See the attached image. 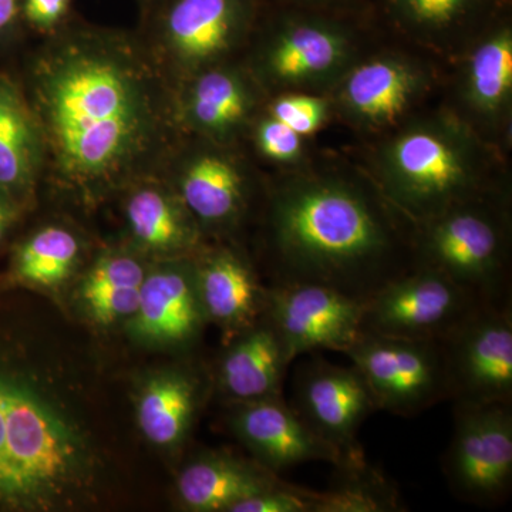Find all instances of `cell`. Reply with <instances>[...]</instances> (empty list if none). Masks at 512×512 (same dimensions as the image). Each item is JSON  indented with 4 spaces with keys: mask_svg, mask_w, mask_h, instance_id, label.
Wrapping results in <instances>:
<instances>
[{
    "mask_svg": "<svg viewBox=\"0 0 512 512\" xmlns=\"http://www.w3.org/2000/svg\"><path fill=\"white\" fill-rule=\"evenodd\" d=\"M29 62L23 92L43 144V174L94 202L130 187L183 143L174 84L146 42L67 23Z\"/></svg>",
    "mask_w": 512,
    "mask_h": 512,
    "instance_id": "6da1fadb",
    "label": "cell"
},
{
    "mask_svg": "<svg viewBox=\"0 0 512 512\" xmlns=\"http://www.w3.org/2000/svg\"><path fill=\"white\" fill-rule=\"evenodd\" d=\"M258 214L271 285H322L367 301L414 268V222L353 154L318 150L299 170L265 173Z\"/></svg>",
    "mask_w": 512,
    "mask_h": 512,
    "instance_id": "7a4b0ae2",
    "label": "cell"
},
{
    "mask_svg": "<svg viewBox=\"0 0 512 512\" xmlns=\"http://www.w3.org/2000/svg\"><path fill=\"white\" fill-rule=\"evenodd\" d=\"M92 434L49 376L0 356V508L84 503L100 473Z\"/></svg>",
    "mask_w": 512,
    "mask_h": 512,
    "instance_id": "3957f363",
    "label": "cell"
},
{
    "mask_svg": "<svg viewBox=\"0 0 512 512\" xmlns=\"http://www.w3.org/2000/svg\"><path fill=\"white\" fill-rule=\"evenodd\" d=\"M353 156L397 210L417 224L463 202L512 191L511 158L439 103Z\"/></svg>",
    "mask_w": 512,
    "mask_h": 512,
    "instance_id": "277c9868",
    "label": "cell"
},
{
    "mask_svg": "<svg viewBox=\"0 0 512 512\" xmlns=\"http://www.w3.org/2000/svg\"><path fill=\"white\" fill-rule=\"evenodd\" d=\"M384 35L375 10L343 15L265 0L241 60L266 96L330 93Z\"/></svg>",
    "mask_w": 512,
    "mask_h": 512,
    "instance_id": "5b68a950",
    "label": "cell"
},
{
    "mask_svg": "<svg viewBox=\"0 0 512 512\" xmlns=\"http://www.w3.org/2000/svg\"><path fill=\"white\" fill-rule=\"evenodd\" d=\"M414 268L440 272L480 305H512V191L414 224Z\"/></svg>",
    "mask_w": 512,
    "mask_h": 512,
    "instance_id": "8992f818",
    "label": "cell"
},
{
    "mask_svg": "<svg viewBox=\"0 0 512 512\" xmlns=\"http://www.w3.org/2000/svg\"><path fill=\"white\" fill-rule=\"evenodd\" d=\"M446 66L384 35L330 90L335 124L365 144L439 103Z\"/></svg>",
    "mask_w": 512,
    "mask_h": 512,
    "instance_id": "52a82bcc",
    "label": "cell"
},
{
    "mask_svg": "<svg viewBox=\"0 0 512 512\" xmlns=\"http://www.w3.org/2000/svg\"><path fill=\"white\" fill-rule=\"evenodd\" d=\"M265 0H163L146 16L147 46L174 86L241 60Z\"/></svg>",
    "mask_w": 512,
    "mask_h": 512,
    "instance_id": "ba28073f",
    "label": "cell"
},
{
    "mask_svg": "<svg viewBox=\"0 0 512 512\" xmlns=\"http://www.w3.org/2000/svg\"><path fill=\"white\" fill-rule=\"evenodd\" d=\"M170 165V184L205 239L232 237L261 207L265 173L241 144L185 136Z\"/></svg>",
    "mask_w": 512,
    "mask_h": 512,
    "instance_id": "9c48e42d",
    "label": "cell"
},
{
    "mask_svg": "<svg viewBox=\"0 0 512 512\" xmlns=\"http://www.w3.org/2000/svg\"><path fill=\"white\" fill-rule=\"evenodd\" d=\"M439 104L488 146L512 154V8L447 64Z\"/></svg>",
    "mask_w": 512,
    "mask_h": 512,
    "instance_id": "30bf717a",
    "label": "cell"
},
{
    "mask_svg": "<svg viewBox=\"0 0 512 512\" xmlns=\"http://www.w3.org/2000/svg\"><path fill=\"white\" fill-rule=\"evenodd\" d=\"M343 355L365 379L379 410L413 417L448 400L441 342L363 332Z\"/></svg>",
    "mask_w": 512,
    "mask_h": 512,
    "instance_id": "8fae6325",
    "label": "cell"
},
{
    "mask_svg": "<svg viewBox=\"0 0 512 512\" xmlns=\"http://www.w3.org/2000/svg\"><path fill=\"white\" fill-rule=\"evenodd\" d=\"M443 471L461 501L478 507L503 504L512 487V403L454 404Z\"/></svg>",
    "mask_w": 512,
    "mask_h": 512,
    "instance_id": "7c38bea8",
    "label": "cell"
},
{
    "mask_svg": "<svg viewBox=\"0 0 512 512\" xmlns=\"http://www.w3.org/2000/svg\"><path fill=\"white\" fill-rule=\"evenodd\" d=\"M480 306L440 272L416 266L365 301L362 332L441 342Z\"/></svg>",
    "mask_w": 512,
    "mask_h": 512,
    "instance_id": "4fadbf2b",
    "label": "cell"
},
{
    "mask_svg": "<svg viewBox=\"0 0 512 512\" xmlns=\"http://www.w3.org/2000/svg\"><path fill=\"white\" fill-rule=\"evenodd\" d=\"M441 348L453 404L512 403V305L480 306Z\"/></svg>",
    "mask_w": 512,
    "mask_h": 512,
    "instance_id": "5bb4252c",
    "label": "cell"
},
{
    "mask_svg": "<svg viewBox=\"0 0 512 512\" xmlns=\"http://www.w3.org/2000/svg\"><path fill=\"white\" fill-rule=\"evenodd\" d=\"M365 301L328 286L269 285L265 316L284 343L289 359L333 350L343 353L362 335Z\"/></svg>",
    "mask_w": 512,
    "mask_h": 512,
    "instance_id": "9a60e30c",
    "label": "cell"
},
{
    "mask_svg": "<svg viewBox=\"0 0 512 512\" xmlns=\"http://www.w3.org/2000/svg\"><path fill=\"white\" fill-rule=\"evenodd\" d=\"M266 94L242 60L218 64L174 86L175 116L184 136L241 144Z\"/></svg>",
    "mask_w": 512,
    "mask_h": 512,
    "instance_id": "2e32d148",
    "label": "cell"
},
{
    "mask_svg": "<svg viewBox=\"0 0 512 512\" xmlns=\"http://www.w3.org/2000/svg\"><path fill=\"white\" fill-rule=\"evenodd\" d=\"M512 0H373L387 35L444 66L457 59Z\"/></svg>",
    "mask_w": 512,
    "mask_h": 512,
    "instance_id": "e0dca14e",
    "label": "cell"
},
{
    "mask_svg": "<svg viewBox=\"0 0 512 512\" xmlns=\"http://www.w3.org/2000/svg\"><path fill=\"white\" fill-rule=\"evenodd\" d=\"M291 406L309 429L338 448L346 460L363 456L357 434L379 410L355 366L333 365L320 357L296 367Z\"/></svg>",
    "mask_w": 512,
    "mask_h": 512,
    "instance_id": "ac0fdd59",
    "label": "cell"
},
{
    "mask_svg": "<svg viewBox=\"0 0 512 512\" xmlns=\"http://www.w3.org/2000/svg\"><path fill=\"white\" fill-rule=\"evenodd\" d=\"M228 426L256 463L278 476L305 463L323 461L338 467L346 460L338 448L309 429L282 396L232 404Z\"/></svg>",
    "mask_w": 512,
    "mask_h": 512,
    "instance_id": "d6986e66",
    "label": "cell"
},
{
    "mask_svg": "<svg viewBox=\"0 0 512 512\" xmlns=\"http://www.w3.org/2000/svg\"><path fill=\"white\" fill-rule=\"evenodd\" d=\"M131 335L141 342L188 346L207 323L195 276L194 255L167 259L147 274L136 312L130 318Z\"/></svg>",
    "mask_w": 512,
    "mask_h": 512,
    "instance_id": "ffe728a7",
    "label": "cell"
},
{
    "mask_svg": "<svg viewBox=\"0 0 512 512\" xmlns=\"http://www.w3.org/2000/svg\"><path fill=\"white\" fill-rule=\"evenodd\" d=\"M195 276L207 322L227 339L254 325L266 308V291L252 262L234 244L204 247L194 255Z\"/></svg>",
    "mask_w": 512,
    "mask_h": 512,
    "instance_id": "44dd1931",
    "label": "cell"
},
{
    "mask_svg": "<svg viewBox=\"0 0 512 512\" xmlns=\"http://www.w3.org/2000/svg\"><path fill=\"white\" fill-rule=\"evenodd\" d=\"M292 360L271 320L262 318L229 339L215 384L229 403H247L282 396Z\"/></svg>",
    "mask_w": 512,
    "mask_h": 512,
    "instance_id": "7402d4cb",
    "label": "cell"
},
{
    "mask_svg": "<svg viewBox=\"0 0 512 512\" xmlns=\"http://www.w3.org/2000/svg\"><path fill=\"white\" fill-rule=\"evenodd\" d=\"M130 187L124 211L128 231L141 251L173 259L195 255L204 247L207 239L173 185L146 177Z\"/></svg>",
    "mask_w": 512,
    "mask_h": 512,
    "instance_id": "603a6c76",
    "label": "cell"
},
{
    "mask_svg": "<svg viewBox=\"0 0 512 512\" xmlns=\"http://www.w3.org/2000/svg\"><path fill=\"white\" fill-rule=\"evenodd\" d=\"M278 474L256 461H245L227 453H202L181 470L177 494L185 510L229 512L281 483Z\"/></svg>",
    "mask_w": 512,
    "mask_h": 512,
    "instance_id": "cb8c5ba5",
    "label": "cell"
},
{
    "mask_svg": "<svg viewBox=\"0 0 512 512\" xmlns=\"http://www.w3.org/2000/svg\"><path fill=\"white\" fill-rule=\"evenodd\" d=\"M42 174V137L22 84L0 73V191L25 208Z\"/></svg>",
    "mask_w": 512,
    "mask_h": 512,
    "instance_id": "d4e9b609",
    "label": "cell"
},
{
    "mask_svg": "<svg viewBox=\"0 0 512 512\" xmlns=\"http://www.w3.org/2000/svg\"><path fill=\"white\" fill-rule=\"evenodd\" d=\"M205 380L188 372H168L151 377L137 402L141 433L154 446H180L202 404Z\"/></svg>",
    "mask_w": 512,
    "mask_h": 512,
    "instance_id": "484cf974",
    "label": "cell"
},
{
    "mask_svg": "<svg viewBox=\"0 0 512 512\" xmlns=\"http://www.w3.org/2000/svg\"><path fill=\"white\" fill-rule=\"evenodd\" d=\"M147 271L143 261L126 251L103 252L79 286V301L93 323L111 326L136 312Z\"/></svg>",
    "mask_w": 512,
    "mask_h": 512,
    "instance_id": "4316f807",
    "label": "cell"
},
{
    "mask_svg": "<svg viewBox=\"0 0 512 512\" xmlns=\"http://www.w3.org/2000/svg\"><path fill=\"white\" fill-rule=\"evenodd\" d=\"M82 244L70 229L50 225L33 232L13 252L8 281L32 288L55 289L72 276Z\"/></svg>",
    "mask_w": 512,
    "mask_h": 512,
    "instance_id": "83f0119b",
    "label": "cell"
},
{
    "mask_svg": "<svg viewBox=\"0 0 512 512\" xmlns=\"http://www.w3.org/2000/svg\"><path fill=\"white\" fill-rule=\"evenodd\" d=\"M335 484L316 494L315 512H396L404 504L399 491L365 457L343 461Z\"/></svg>",
    "mask_w": 512,
    "mask_h": 512,
    "instance_id": "f1b7e54d",
    "label": "cell"
},
{
    "mask_svg": "<svg viewBox=\"0 0 512 512\" xmlns=\"http://www.w3.org/2000/svg\"><path fill=\"white\" fill-rule=\"evenodd\" d=\"M241 144L247 146V153L258 167L268 170L266 174L299 170L311 163L319 150L315 141L276 119L264 106L256 114Z\"/></svg>",
    "mask_w": 512,
    "mask_h": 512,
    "instance_id": "f546056e",
    "label": "cell"
},
{
    "mask_svg": "<svg viewBox=\"0 0 512 512\" xmlns=\"http://www.w3.org/2000/svg\"><path fill=\"white\" fill-rule=\"evenodd\" d=\"M264 109L303 137L313 141L319 133L335 124V113L329 93H276L266 97Z\"/></svg>",
    "mask_w": 512,
    "mask_h": 512,
    "instance_id": "4dcf8cb0",
    "label": "cell"
},
{
    "mask_svg": "<svg viewBox=\"0 0 512 512\" xmlns=\"http://www.w3.org/2000/svg\"><path fill=\"white\" fill-rule=\"evenodd\" d=\"M318 491L286 481L235 504L229 512H315Z\"/></svg>",
    "mask_w": 512,
    "mask_h": 512,
    "instance_id": "1f68e13d",
    "label": "cell"
},
{
    "mask_svg": "<svg viewBox=\"0 0 512 512\" xmlns=\"http://www.w3.org/2000/svg\"><path fill=\"white\" fill-rule=\"evenodd\" d=\"M74 0H20L23 28L50 36L69 23Z\"/></svg>",
    "mask_w": 512,
    "mask_h": 512,
    "instance_id": "d6a6232c",
    "label": "cell"
},
{
    "mask_svg": "<svg viewBox=\"0 0 512 512\" xmlns=\"http://www.w3.org/2000/svg\"><path fill=\"white\" fill-rule=\"evenodd\" d=\"M295 8L343 13V15H366L373 12V0H269Z\"/></svg>",
    "mask_w": 512,
    "mask_h": 512,
    "instance_id": "836d02e7",
    "label": "cell"
},
{
    "mask_svg": "<svg viewBox=\"0 0 512 512\" xmlns=\"http://www.w3.org/2000/svg\"><path fill=\"white\" fill-rule=\"evenodd\" d=\"M22 29L20 0H0V46L13 42Z\"/></svg>",
    "mask_w": 512,
    "mask_h": 512,
    "instance_id": "e575fe53",
    "label": "cell"
},
{
    "mask_svg": "<svg viewBox=\"0 0 512 512\" xmlns=\"http://www.w3.org/2000/svg\"><path fill=\"white\" fill-rule=\"evenodd\" d=\"M23 207L0 191V244L8 237L10 229L18 221Z\"/></svg>",
    "mask_w": 512,
    "mask_h": 512,
    "instance_id": "d590c367",
    "label": "cell"
},
{
    "mask_svg": "<svg viewBox=\"0 0 512 512\" xmlns=\"http://www.w3.org/2000/svg\"><path fill=\"white\" fill-rule=\"evenodd\" d=\"M138 5H140L143 13H146L147 10L153 9L154 6L158 5V3L163 2V0H137Z\"/></svg>",
    "mask_w": 512,
    "mask_h": 512,
    "instance_id": "8d00e7d4",
    "label": "cell"
}]
</instances>
